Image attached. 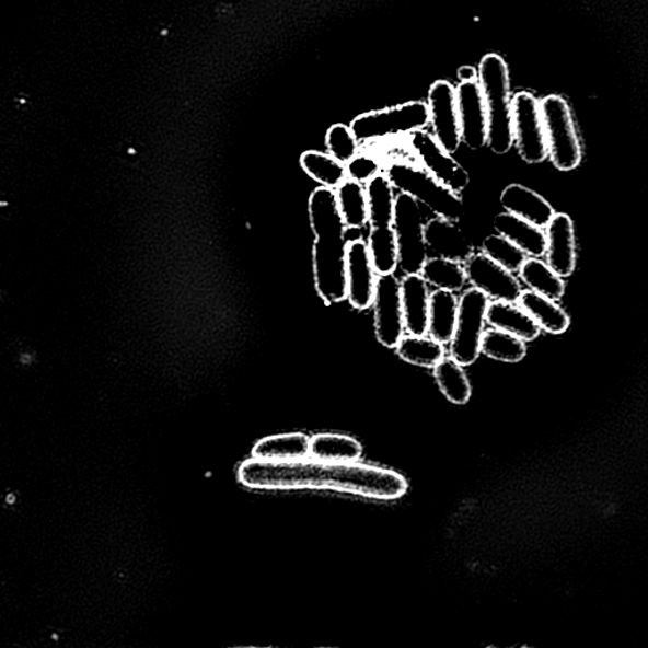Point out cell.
Segmentation results:
<instances>
[{
	"mask_svg": "<svg viewBox=\"0 0 648 648\" xmlns=\"http://www.w3.org/2000/svg\"><path fill=\"white\" fill-rule=\"evenodd\" d=\"M367 243L375 273L378 275L394 274L398 267V248H396L393 227L370 229Z\"/></svg>",
	"mask_w": 648,
	"mask_h": 648,
	"instance_id": "obj_31",
	"label": "cell"
},
{
	"mask_svg": "<svg viewBox=\"0 0 648 648\" xmlns=\"http://www.w3.org/2000/svg\"><path fill=\"white\" fill-rule=\"evenodd\" d=\"M486 322L491 327L508 332L520 337L525 343L534 342L540 336L541 328L521 306L507 302H493L486 311Z\"/></svg>",
	"mask_w": 648,
	"mask_h": 648,
	"instance_id": "obj_22",
	"label": "cell"
},
{
	"mask_svg": "<svg viewBox=\"0 0 648 648\" xmlns=\"http://www.w3.org/2000/svg\"><path fill=\"white\" fill-rule=\"evenodd\" d=\"M500 202L508 213L520 217L540 229H545L555 216L553 206L544 197L521 184L508 185L501 193Z\"/></svg>",
	"mask_w": 648,
	"mask_h": 648,
	"instance_id": "obj_18",
	"label": "cell"
},
{
	"mask_svg": "<svg viewBox=\"0 0 648 648\" xmlns=\"http://www.w3.org/2000/svg\"><path fill=\"white\" fill-rule=\"evenodd\" d=\"M518 303L537 326L553 335H562L570 327V317L557 302L546 297L534 293L532 290H522Z\"/></svg>",
	"mask_w": 648,
	"mask_h": 648,
	"instance_id": "obj_23",
	"label": "cell"
},
{
	"mask_svg": "<svg viewBox=\"0 0 648 648\" xmlns=\"http://www.w3.org/2000/svg\"><path fill=\"white\" fill-rule=\"evenodd\" d=\"M458 311L459 299L452 291L439 289L429 296L427 332L437 343L442 345L451 343Z\"/></svg>",
	"mask_w": 648,
	"mask_h": 648,
	"instance_id": "obj_21",
	"label": "cell"
},
{
	"mask_svg": "<svg viewBox=\"0 0 648 648\" xmlns=\"http://www.w3.org/2000/svg\"><path fill=\"white\" fill-rule=\"evenodd\" d=\"M314 233L313 275L315 290L326 304L346 299V225L339 215L334 189L319 188L308 201Z\"/></svg>",
	"mask_w": 648,
	"mask_h": 648,
	"instance_id": "obj_2",
	"label": "cell"
},
{
	"mask_svg": "<svg viewBox=\"0 0 648 648\" xmlns=\"http://www.w3.org/2000/svg\"><path fill=\"white\" fill-rule=\"evenodd\" d=\"M483 254L510 273L520 271L526 261L523 251L500 234H493L483 242Z\"/></svg>",
	"mask_w": 648,
	"mask_h": 648,
	"instance_id": "obj_35",
	"label": "cell"
},
{
	"mask_svg": "<svg viewBox=\"0 0 648 648\" xmlns=\"http://www.w3.org/2000/svg\"><path fill=\"white\" fill-rule=\"evenodd\" d=\"M377 278L368 243L362 239L348 241L346 253V299L355 310L364 311L372 305Z\"/></svg>",
	"mask_w": 648,
	"mask_h": 648,
	"instance_id": "obj_13",
	"label": "cell"
},
{
	"mask_svg": "<svg viewBox=\"0 0 648 648\" xmlns=\"http://www.w3.org/2000/svg\"><path fill=\"white\" fill-rule=\"evenodd\" d=\"M384 175L394 189L423 202L437 217L458 223L465 215L464 201L459 193L445 188L426 170L408 161H393L385 167Z\"/></svg>",
	"mask_w": 648,
	"mask_h": 648,
	"instance_id": "obj_4",
	"label": "cell"
},
{
	"mask_svg": "<svg viewBox=\"0 0 648 648\" xmlns=\"http://www.w3.org/2000/svg\"><path fill=\"white\" fill-rule=\"evenodd\" d=\"M435 379L442 394L453 404H465L472 396V385L463 364L452 358H443L436 364Z\"/></svg>",
	"mask_w": 648,
	"mask_h": 648,
	"instance_id": "obj_30",
	"label": "cell"
},
{
	"mask_svg": "<svg viewBox=\"0 0 648 648\" xmlns=\"http://www.w3.org/2000/svg\"><path fill=\"white\" fill-rule=\"evenodd\" d=\"M513 143L523 161L540 164L547 157V142L540 100L530 92H520L512 100Z\"/></svg>",
	"mask_w": 648,
	"mask_h": 648,
	"instance_id": "obj_9",
	"label": "cell"
},
{
	"mask_svg": "<svg viewBox=\"0 0 648 648\" xmlns=\"http://www.w3.org/2000/svg\"><path fill=\"white\" fill-rule=\"evenodd\" d=\"M336 200L347 230H360L369 222L367 189L361 183L347 180L335 189Z\"/></svg>",
	"mask_w": 648,
	"mask_h": 648,
	"instance_id": "obj_24",
	"label": "cell"
},
{
	"mask_svg": "<svg viewBox=\"0 0 648 648\" xmlns=\"http://www.w3.org/2000/svg\"><path fill=\"white\" fill-rule=\"evenodd\" d=\"M477 83L486 111L488 143L497 155H505L513 146L512 89L506 60L498 54L485 55L477 69Z\"/></svg>",
	"mask_w": 648,
	"mask_h": 648,
	"instance_id": "obj_3",
	"label": "cell"
},
{
	"mask_svg": "<svg viewBox=\"0 0 648 648\" xmlns=\"http://www.w3.org/2000/svg\"><path fill=\"white\" fill-rule=\"evenodd\" d=\"M358 441L342 435H319L310 442V458L332 463H354L361 455Z\"/></svg>",
	"mask_w": 648,
	"mask_h": 648,
	"instance_id": "obj_28",
	"label": "cell"
},
{
	"mask_svg": "<svg viewBox=\"0 0 648 648\" xmlns=\"http://www.w3.org/2000/svg\"><path fill=\"white\" fill-rule=\"evenodd\" d=\"M239 479L253 489H327L374 499H398L408 484L393 470L354 463H332L310 456L271 461L251 459Z\"/></svg>",
	"mask_w": 648,
	"mask_h": 648,
	"instance_id": "obj_1",
	"label": "cell"
},
{
	"mask_svg": "<svg viewBox=\"0 0 648 648\" xmlns=\"http://www.w3.org/2000/svg\"><path fill=\"white\" fill-rule=\"evenodd\" d=\"M395 348L401 359L417 367L435 368L444 358L443 345L425 336H403Z\"/></svg>",
	"mask_w": 648,
	"mask_h": 648,
	"instance_id": "obj_33",
	"label": "cell"
},
{
	"mask_svg": "<svg viewBox=\"0 0 648 648\" xmlns=\"http://www.w3.org/2000/svg\"><path fill=\"white\" fill-rule=\"evenodd\" d=\"M393 231L401 269L405 275L419 274L428 258L425 223L418 201L407 194L395 198Z\"/></svg>",
	"mask_w": 648,
	"mask_h": 648,
	"instance_id": "obj_7",
	"label": "cell"
},
{
	"mask_svg": "<svg viewBox=\"0 0 648 648\" xmlns=\"http://www.w3.org/2000/svg\"><path fill=\"white\" fill-rule=\"evenodd\" d=\"M407 142L410 151L423 162L426 172L437 182L455 193L466 189L470 183L468 173L437 142L432 134L419 129L407 137Z\"/></svg>",
	"mask_w": 648,
	"mask_h": 648,
	"instance_id": "obj_10",
	"label": "cell"
},
{
	"mask_svg": "<svg viewBox=\"0 0 648 648\" xmlns=\"http://www.w3.org/2000/svg\"><path fill=\"white\" fill-rule=\"evenodd\" d=\"M348 180L367 184L372 177L382 173V162L369 153H359L346 164Z\"/></svg>",
	"mask_w": 648,
	"mask_h": 648,
	"instance_id": "obj_37",
	"label": "cell"
},
{
	"mask_svg": "<svg viewBox=\"0 0 648 648\" xmlns=\"http://www.w3.org/2000/svg\"><path fill=\"white\" fill-rule=\"evenodd\" d=\"M304 173L323 188L336 189L347 180L346 165L321 151H305L301 157Z\"/></svg>",
	"mask_w": 648,
	"mask_h": 648,
	"instance_id": "obj_29",
	"label": "cell"
},
{
	"mask_svg": "<svg viewBox=\"0 0 648 648\" xmlns=\"http://www.w3.org/2000/svg\"><path fill=\"white\" fill-rule=\"evenodd\" d=\"M465 264L466 278L475 289L499 302H518L522 287L512 273L494 263L485 254H474Z\"/></svg>",
	"mask_w": 648,
	"mask_h": 648,
	"instance_id": "obj_14",
	"label": "cell"
},
{
	"mask_svg": "<svg viewBox=\"0 0 648 648\" xmlns=\"http://www.w3.org/2000/svg\"><path fill=\"white\" fill-rule=\"evenodd\" d=\"M326 146L329 155L345 165L359 155L361 150V144L356 140L351 127L343 124L334 125L328 129Z\"/></svg>",
	"mask_w": 648,
	"mask_h": 648,
	"instance_id": "obj_36",
	"label": "cell"
},
{
	"mask_svg": "<svg viewBox=\"0 0 648 648\" xmlns=\"http://www.w3.org/2000/svg\"><path fill=\"white\" fill-rule=\"evenodd\" d=\"M426 104L435 139L449 153L456 152L461 144V135L455 86L450 81H436L429 88Z\"/></svg>",
	"mask_w": 648,
	"mask_h": 648,
	"instance_id": "obj_12",
	"label": "cell"
},
{
	"mask_svg": "<svg viewBox=\"0 0 648 648\" xmlns=\"http://www.w3.org/2000/svg\"><path fill=\"white\" fill-rule=\"evenodd\" d=\"M428 124L427 104L417 101L363 113L352 120L350 127L356 140L362 146L408 137L425 129Z\"/></svg>",
	"mask_w": 648,
	"mask_h": 648,
	"instance_id": "obj_5",
	"label": "cell"
},
{
	"mask_svg": "<svg viewBox=\"0 0 648 648\" xmlns=\"http://www.w3.org/2000/svg\"><path fill=\"white\" fill-rule=\"evenodd\" d=\"M455 89L461 142L468 149L481 150L488 139V125L479 83L477 79L464 80Z\"/></svg>",
	"mask_w": 648,
	"mask_h": 648,
	"instance_id": "obj_15",
	"label": "cell"
},
{
	"mask_svg": "<svg viewBox=\"0 0 648 648\" xmlns=\"http://www.w3.org/2000/svg\"><path fill=\"white\" fill-rule=\"evenodd\" d=\"M419 274L427 284L452 293L463 289L467 280L463 265L441 257L427 258Z\"/></svg>",
	"mask_w": 648,
	"mask_h": 648,
	"instance_id": "obj_32",
	"label": "cell"
},
{
	"mask_svg": "<svg viewBox=\"0 0 648 648\" xmlns=\"http://www.w3.org/2000/svg\"><path fill=\"white\" fill-rule=\"evenodd\" d=\"M460 81L477 79V71L474 68H461L459 70Z\"/></svg>",
	"mask_w": 648,
	"mask_h": 648,
	"instance_id": "obj_38",
	"label": "cell"
},
{
	"mask_svg": "<svg viewBox=\"0 0 648 648\" xmlns=\"http://www.w3.org/2000/svg\"><path fill=\"white\" fill-rule=\"evenodd\" d=\"M310 437L303 433L267 437L255 445L253 455L271 461L303 459L310 455Z\"/></svg>",
	"mask_w": 648,
	"mask_h": 648,
	"instance_id": "obj_26",
	"label": "cell"
},
{
	"mask_svg": "<svg viewBox=\"0 0 648 648\" xmlns=\"http://www.w3.org/2000/svg\"><path fill=\"white\" fill-rule=\"evenodd\" d=\"M367 189L370 229L393 227L395 194L391 182L380 173L364 186Z\"/></svg>",
	"mask_w": 648,
	"mask_h": 648,
	"instance_id": "obj_25",
	"label": "cell"
},
{
	"mask_svg": "<svg viewBox=\"0 0 648 648\" xmlns=\"http://www.w3.org/2000/svg\"><path fill=\"white\" fill-rule=\"evenodd\" d=\"M374 323L378 342L395 348L404 336V314L401 281L394 274L379 275L374 301Z\"/></svg>",
	"mask_w": 648,
	"mask_h": 648,
	"instance_id": "obj_11",
	"label": "cell"
},
{
	"mask_svg": "<svg viewBox=\"0 0 648 648\" xmlns=\"http://www.w3.org/2000/svg\"><path fill=\"white\" fill-rule=\"evenodd\" d=\"M481 351L493 360L514 363L525 358L526 347L520 337L496 328L484 332Z\"/></svg>",
	"mask_w": 648,
	"mask_h": 648,
	"instance_id": "obj_34",
	"label": "cell"
},
{
	"mask_svg": "<svg viewBox=\"0 0 648 648\" xmlns=\"http://www.w3.org/2000/svg\"><path fill=\"white\" fill-rule=\"evenodd\" d=\"M488 305L489 298L475 288L465 291L459 301L456 326L451 339V358L463 367L474 363L482 354Z\"/></svg>",
	"mask_w": 648,
	"mask_h": 648,
	"instance_id": "obj_8",
	"label": "cell"
},
{
	"mask_svg": "<svg viewBox=\"0 0 648 648\" xmlns=\"http://www.w3.org/2000/svg\"><path fill=\"white\" fill-rule=\"evenodd\" d=\"M546 229L547 265L558 277H570L577 266V243H575L572 220L567 215L555 213Z\"/></svg>",
	"mask_w": 648,
	"mask_h": 648,
	"instance_id": "obj_16",
	"label": "cell"
},
{
	"mask_svg": "<svg viewBox=\"0 0 648 648\" xmlns=\"http://www.w3.org/2000/svg\"><path fill=\"white\" fill-rule=\"evenodd\" d=\"M547 152L556 169L571 172L580 165L582 149L569 103L551 94L540 101Z\"/></svg>",
	"mask_w": 648,
	"mask_h": 648,
	"instance_id": "obj_6",
	"label": "cell"
},
{
	"mask_svg": "<svg viewBox=\"0 0 648 648\" xmlns=\"http://www.w3.org/2000/svg\"><path fill=\"white\" fill-rule=\"evenodd\" d=\"M404 328L412 336H426L429 291L420 274L405 275L401 281Z\"/></svg>",
	"mask_w": 648,
	"mask_h": 648,
	"instance_id": "obj_19",
	"label": "cell"
},
{
	"mask_svg": "<svg viewBox=\"0 0 648 648\" xmlns=\"http://www.w3.org/2000/svg\"><path fill=\"white\" fill-rule=\"evenodd\" d=\"M521 279L534 293L558 302L565 294V282L562 277L537 257L526 258L520 269Z\"/></svg>",
	"mask_w": 648,
	"mask_h": 648,
	"instance_id": "obj_27",
	"label": "cell"
},
{
	"mask_svg": "<svg viewBox=\"0 0 648 648\" xmlns=\"http://www.w3.org/2000/svg\"><path fill=\"white\" fill-rule=\"evenodd\" d=\"M494 227L500 236L514 243L525 255L544 256L546 253V233L530 222L510 213H500L494 220Z\"/></svg>",
	"mask_w": 648,
	"mask_h": 648,
	"instance_id": "obj_20",
	"label": "cell"
},
{
	"mask_svg": "<svg viewBox=\"0 0 648 648\" xmlns=\"http://www.w3.org/2000/svg\"><path fill=\"white\" fill-rule=\"evenodd\" d=\"M425 241L427 251L445 261L464 264L475 254L473 243L456 223L440 217L425 224Z\"/></svg>",
	"mask_w": 648,
	"mask_h": 648,
	"instance_id": "obj_17",
	"label": "cell"
}]
</instances>
